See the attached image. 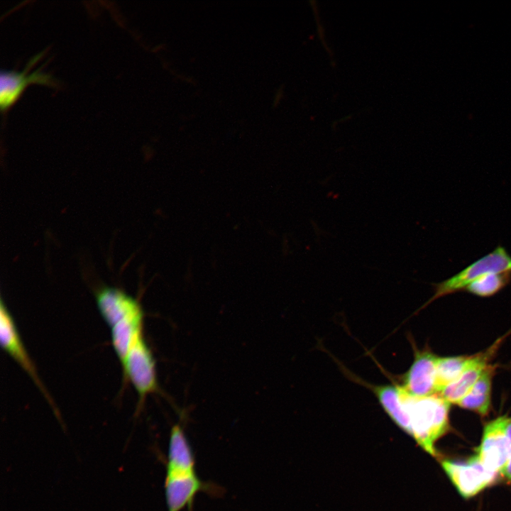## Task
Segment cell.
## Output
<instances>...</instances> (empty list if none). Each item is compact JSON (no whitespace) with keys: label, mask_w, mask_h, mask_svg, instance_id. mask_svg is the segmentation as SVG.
Here are the masks:
<instances>
[{"label":"cell","mask_w":511,"mask_h":511,"mask_svg":"<svg viewBox=\"0 0 511 511\" xmlns=\"http://www.w3.org/2000/svg\"><path fill=\"white\" fill-rule=\"evenodd\" d=\"M369 385L392 420L424 451L436 456L435 443L449 427L451 404L439 394L417 396L402 385Z\"/></svg>","instance_id":"cell-1"},{"label":"cell","mask_w":511,"mask_h":511,"mask_svg":"<svg viewBox=\"0 0 511 511\" xmlns=\"http://www.w3.org/2000/svg\"><path fill=\"white\" fill-rule=\"evenodd\" d=\"M200 492L220 494L221 488L202 480L195 468L192 449L175 447L167 452L165 495L167 511H192L195 496Z\"/></svg>","instance_id":"cell-2"},{"label":"cell","mask_w":511,"mask_h":511,"mask_svg":"<svg viewBox=\"0 0 511 511\" xmlns=\"http://www.w3.org/2000/svg\"><path fill=\"white\" fill-rule=\"evenodd\" d=\"M511 272V255L501 245L452 277L434 284V293L424 307L441 297L465 290L475 280L488 273Z\"/></svg>","instance_id":"cell-3"},{"label":"cell","mask_w":511,"mask_h":511,"mask_svg":"<svg viewBox=\"0 0 511 511\" xmlns=\"http://www.w3.org/2000/svg\"><path fill=\"white\" fill-rule=\"evenodd\" d=\"M441 466L464 498H472L493 484L499 475L486 468L476 454L464 461L444 460Z\"/></svg>","instance_id":"cell-4"},{"label":"cell","mask_w":511,"mask_h":511,"mask_svg":"<svg viewBox=\"0 0 511 511\" xmlns=\"http://www.w3.org/2000/svg\"><path fill=\"white\" fill-rule=\"evenodd\" d=\"M43 52L40 53L28 62L21 71L1 70L0 75V108L1 112L9 110L31 84H41L56 87L57 84L52 75L42 71L39 67L31 69L42 58Z\"/></svg>","instance_id":"cell-5"},{"label":"cell","mask_w":511,"mask_h":511,"mask_svg":"<svg viewBox=\"0 0 511 511\" xmlns=\"http://www.w3.org/2000/svg\"><path fill=\"white\" fill-rule=\"evenodd\" d=\"M122 367L141 402L158 390L155 361L143 334L131 346Z\"/></svg>","instance_id":"cell-6"},{"label":"cell","mask_w":511,"mask_h":511,"mask_svg":"<svg viewBox=\"0 0 511 511\" xmlns=\"http://www.w3.org/2000/svg\"><path fill=\"white\" fill-rule=\"evenodd\" d=\"M510 417L502 415L489 422L483 429L476 455L489 470L502 475L507 465L510 444L506 426Z\"/></svg>","instance_id":"cell-7"},{"label":"cell","mask_w":511,"mask_h":511,"mask_svg":"<svg viewBox=\"0 0 511 511\" xmlns=\"http://www.w3.org/2000/svg\"><path fill=\"white\" fill-rule=\"evenodd\" d=\"M0 341L4 351L28 373L48 402L54 407L52 398L39 378L36 368L21 339L13 319L2 300L0 304Z\"/></svg>","instance_id":"cell-8"},{"label":"cell","mask_w":511,"mask_h":511,"mask_svg":"<svg viewBox=\"0 0 511 511\" xmlns=\"http://www.w3.org/2000/svg\"><path fill=\"white\" fill-rule=\"evenodd\" d=\"M414 352V361L403 376L402 386L417 396L434 395L439 357L427 350Z\"/></svg>","instance_id":"cell-9"},{"label":"cell","mask_w":511,"mask_h":511,"mask_svg":"<svg viewBox=\"0 0 511 511\" xmlns=\"http://www.w3.org/2000/svg\"><path fill=\"white\" fill-rule=\"evenodd\" d=\"M98 309L111 328L122 319L142 311L136 300L115 287H104L96 295Z\"/></svg>","instance_id":"cell-10"},{"label":"cell","mask_w":511,"mask_h":511,"mask_svg":"<svg viewBox=\"0 0 511 511\" xmlns=\"http://www.w3.org/2000/svg\"><path fill=\"white\" fill-rule=\"evenodd\" d=\"M493 352L486 351L471 356L461 375L439 395L449 403L457 404L473 388L487 368L489 355Z\"/></svg>","instance_id":"cell-11"},{"label":"cell","mask_w":511,"mask_h":511,"mask_svg":"<svg viewBox=\"0 0 511 511\" xmlns=\"http://www.w3.org/2000/svg\"><path fill=\"white\" fill-rule=\"evenodd\" d=\"M143 311H140L111 327L112 344L121 365L134 341L143 334Z\"/></svg>","instance_id":"cell-12"},{"label":"cell","mask_w":511,"mask_h":511,"mask_svg":"<svg viewBox=\"0 0 511 511\" xmlns=\"http://www.w3.org/2000/svg\"><path fill=\"white\" fill-rule=\"evenodd\" d=\"M494 368L488 366L469 392L456 404L481 416L489 412L491 405V387Z\"/></svg>","instance_id":"cell-13"},{"label":"cell","mask_w":511,"mask_h":511,"mask_svg":"<svg viewBox=\"0 0 511 511\" xmlns=\"http://www.w3.org/2000/svg\"><path fill=\"white\" fill-rule=\"evenodd\" d=\"M471 358L463 356L439 357L436 373V394H439L461 375Z\"/></svg>","instance_id":"cell-14"},{"label":"cell","mask_w":511,"mask_h":511,"mask_svg":"<svg viewBox=\"0 0 511 511\" xmlns=\"http://www.w3.org/2000/svg\"><path fill=\"white\" fill-rule=\"evenodd\" d=\"M510 280L511 272L488 273L475 280L465 290L479 297H490L505 287Z\"/></svg>","instance_id":"cell-15"},{"label":"cell","mask_w":511,"mask_h":511,"mask_svg":"<svg viewBox=\"0 0 511 511\" xmlns=\"http://www.w3.org/2000/svg\"><path fill=\"white\" fill-rule=\"evenodd\" d=\"M506 431L507 436L510 439V454L508 461L507 463V465L505 468V470L502 473V476L505 477L511 483V417L510 418L507 426H506Z\"/></svg>","instance_id":"cell-16"}]
</instances>
